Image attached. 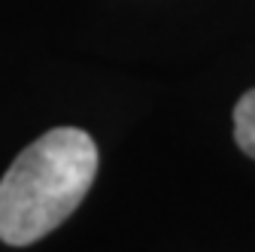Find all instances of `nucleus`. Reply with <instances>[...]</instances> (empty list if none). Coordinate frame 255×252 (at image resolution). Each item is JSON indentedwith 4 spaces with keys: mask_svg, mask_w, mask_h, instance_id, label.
<instances>
[{
    "mask_svg": "<svg viewBox=\"0 0 255 252\" xmlns=\"http://www.w3.org/2000/svg\"><path fill=\"white\" fill-rule=\"evenodd\" d=\"M234 140L249 158H255V88L234 104Z\"/></svg>",
    "mask_w": 255,
    "mask_h": 252,
    "instance_id": "obj_2",
    "label": "nucleus"
},
{
    "mask_svg": "<svg viewBox=\"0 0 255 252\" xmlns=\"http://www.w3.org/2000/svg\"><path fill=\"white\" fill-rule=\"evenodd\" d=\"M98 173V146L79 128H55L30 143L0 179V240L27 246L67 219Z\"/></svg>",
    "mask_w": 255,
    "mask_h": 252,
    "instance_id": "obj_1",
    "label": "nucleus"
}]
</instances>
